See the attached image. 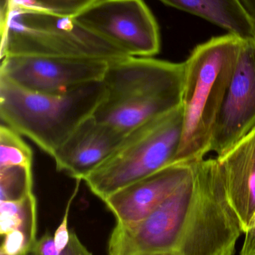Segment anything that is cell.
Segmentation results:
<instances>
[{
  "instance_id": "1",
  "label": "cell",
  "mask_w": 255,
  "mask_h": 255,
  "mask_svg": "<svg viewBox=\"0 0 255 255\" xmlns=\"http://www.w3.org/2000/svg\"><path fill=\"white\" fill-rule=\"evenodd\" d=\"M184 75V62L133 56L110 61L106 96L94 118L127 134L182 106Z\"/></svg>"
},
{
  "instance_id": "2",
  "label": "cell",
  "mask_w": 255,
  "mask_h": 255,
  "mask_svg": "<svg viewBox=\"0 0 255 255\" xmlns=\"http://www.w3.org/2000/svg\"><path fill=\"white\" fill-rule=\"evenodd\" d=\"M243 39L229 33L192 51L185 64L182 137L173 163H192L211 151L219 115L235 73Z\"/></svg>"
},
{
  "instance_id": "3",
  "label": "cell",
  "mask_w": 255,
  "mask_h": 255,
  "mask_svg": "<svg viewBox=\"0 0 255 255\" xmlns=\"http://www.w3.org/2000/svg\"><path fill=\"white\" fill-rule=\"evenodd\" d=\"M105 96L103 82L47 94L22 89L0 77V118L52 157L76 128L94 116Z\"/></svg>"
},
{
  "instance_id": "4",
  "label": "cell",
  "mask_w": 255,
  "mask_h": 255,
  "mask_svg": "<svg viewBox=\"0 0 255 255\" xmlns=\"http://www.w3.org/2000/svg\"><path fill=\"white\" fill-rule=\"evenodd\" d=\"M35 55L113 61L129 56L74 18L3 3L1 58Z\"/></svg>"
},
{
  "instance_id": "5",
  "label": "cell",
  "mask_w": 255,
  "mask_h": 255,
  "mask_svg": "<svg viewBox=\"0 0 255 255\" xmlns=\"http://www.w3.org/2000/svg\"><path fill=\"white\" fill-rule=\"evenodd\" d=\"M183 123L181 106L136 128L83 181L104 202L126 186L172 164L181 143Z\"/></svg>"
},
{
  "instance_id": "6",
  "label": "cell",
  "mask_w": 255,
  "mask_h": 255,
  "mask_svg": "<svg viewBox=\"0 0 255 255\" xmlns=\"http://www.w3.org/2000/svg\"><path fill=\"white\" fill-rule=\"evenodd\" d=\"M193 199L181 220L179 255H234L243 233L217 158L191 163Z\"/></svg>"
},
{
  "instance_id": "7",
  "label": "cell",
  "mask_w": 255,
  "mask_h": 255,
  "mask_svg": "<svg viewBox=\"0 0 255 255\" xmlns=\"http://www.w3.org/2000/svg\"><path fill=\"white\" fill-rule=\"evenodd\" d=\"M74 19L129 56L160 52V28L144 0H98Z\"/></svg>"
},
{
  "instance_id": "8",
  "label": "cell",
  "mask_w": 255,
  "mask_h": 255,
  "mask_svg": "<svg viewBox=\"0 0 255 255\" xmlns=\"http://www.w3.org/2000/svg\"><path fill=\"white\" fill-rule=\"evenodd\" d=\"M108 66L103 60L10 55L1 58L0 77L31 92L59 94L103 82Z\"/></svg>"
},
{
  "instance_id": "9",
  "label": "cell",
  "mask_w": 255,
  "mask_h": 255,
  "mask_svg": "<svg viewBox=\"0 0 255 255\" xmlns=\"http://www.w3.org/2000/svg\"><path fill=\"white\" fill-rule=\"evenodd\" d=\"M255 128V37L243 39L235 73L219 115L211 151L222 155Z\"/></svg>"
},
{
  "instance_id": "10",
  "label": "cell",
  "mask_w": 255,
  "mask_h": 255,
  "mask_svg": "<svg viewBox=\"0 0 255 255\" xmlns=\"http://www.w3.org/2000/svg\"><path fill=\"white\" fill-rule=\"evenodd\" d=\"M193 173L191 163H175L118 190L104 201L118 224L148 217Z\"/></svg>"
},
{
  "instance_id": "11",
  "label": "cell",
  "mask_w": 255,
  "mask_h": 255,
  "mask_svg": "<svg viewBox=\"0 0 255 255\" xmlns=\"http://www.w3.org/2000/svg\"><path fill=\"white\" fill-rule=\"evenodd\" d=\"M125 135L91 117L54 154L57 170L76 180L85 179L113 152Z\"/></svg>"
},
{
  "instance_id": "12",
  "label": "cell",
  "mask_w": 255,
  "mask_h": 255,
  "mask_svg": "<svg viewBox=\"0 0 255 255\" xmlns=\"http://www.w3.org/2000/svg\"><path fill=\"white\" fill-rule=\"evenodd\" d=\"M217 158L229 200L246 234L255 216V128Z\"/></svg>"
},
{
  "instance_id": "13",
  "label": "cell",
  "mask_w": 255,
  "mask_h": 255,
  "mask_svg": "<svg viewBox=\"0 0 255 255\" xmlns=\"http://www.w3.org/2000/svg\"><path fill=\"white\" fill-rule=\"evenodd\" d=\"M196 15L242 39L255 37V20L239 0H159Z\"/></svg>"
},
{
  "instance_id": "14",
  "label": "cell",
  "mask_w": 255,
  "mask_h": 255,
  "mask_svg": "<svg viewBox=\"0 0 255 255\" xmlns=\"http://www.w3.org/2000/svg\"><path fill=\"white\" fill-rule=\"evenodd\" d=\"M37 199L34 193L19 201L0 202V233L23 232L33 247L37 241Z\"/></svg>"
},
{
  "instance_id": "15",
  "label": "cell",
  "mask_w": 255,
  "mask_h": 255,
  "mask_svg": "<svg viewBox=\"0 0 255 255\" xmlns=\"http://www.w3.org/2000/svg\"><path fill=\"white\" fill-rule=\"evenodd\" d=\"M31 169L22 166L0 169V202L21 200L33 193Z\"/></svg>"
},
{
  "instance_id": "16",
  "label": "cell",
  "mask_w": 255,
  "mask_h": 255,
  "mask_svg": "<svg viewBox=\"0 0 255 255\" xmlns=\"http://www.w3.org/2000/svg\"><path fill=\"white\" fill-rule=\"evenodd\" d=\"M31 148L20 134L10 128L0 127V169L12 166L32 167Z\"/></svg>"
},
{
  "instance_id": "17",
  "label": "cell",
  "mask_w": 255,
  "mask_h": 255,
  "mask_svg": "<svg viewBox=\"0 0 255 255\" xmlns=\"http://www.w3.org/2000/svg\"><path fill=\"white\" fill-rule=\"evenodd\" d=\"M98 0H4V2L24 8L75 18Z\"/></svg>"
},
{
  "instance_id": "18",
  "label": "cell",
  "mask_w": 255,
  "mask_h": 255,
  "mask_svg": "<svg viewBox=\"0 0 255 255\" xmlns=\"http://www.w3.org/2000/svg\"><path fill=\"white\" fill-rule=\"evenodd\" d=\"M31 244L23 232L12 231L4 235L0 253L6 255H25L31 251Z\"/></svg>"
},
{
  "instance_id": "19",
  "label": "cell",
  "mask_w": 255,
  "mask_h": 255,
  "mask_svg": "<svg viewBox=\"0 0 255 255\" xmlns=\"http://www.w3.org/2000/svg\"><path fill=\"white\" fill-rule=\"evenodd\" d=\"M82 180H76V186L73 191V195L70 197V200L67 202V208L64 212V217H63L62 221L60 223L58 226V229L55 231L54 234V240H55V245L57 248L60 252L62 251L66 246L68 244L69 241H70V231L68 229V217L69 211H70V205H71L72 202L75 196L77 194L78 190H79V186L80 184V181Z\"/></svg>"
},
{
  "instance_id": "20",
  "label": "cell",
  "mask_w": 255,
  "mask_h": 255,
  "mask_svg": "<svg viewBox=\"0 0 255 255\" xmlns=\"http://www.w3.org/2000/svg\"><path fill=\"white\" fill-rule=\"evenodd\" d=\"M31 255H59L60 251L55 245L54 236L46 232L41 238L37 239L31 248Z\"/></svg>"
},
{
  "instance_id": "21",
  "label": "cell",
  "mask_w": 255,
  "mask_h": 255,
  "mask_svg": "<svg viewBox=\"0 0 255 255\" xmlns=\"http://www.w3.org/2000/svg\"><path fill=\"white\" fill-rule=\"evenodd\" d=\"M59 255H93L83 245L73 231H70V241Z\"/></svg>"
},
{
  "instance_id": "22",
  "label": "cell",
  "mask_w": 255,
  "mask_h": 255,
  "mask_svg": "<svg viewBox=\"0 0 255 255\" xmlns=\"http://www.w3.org/2000/svg\"><path fill=\"white\" fill-rule=\"evenodd\" d=\"M245 235L241 255H255V216Z\"/></svg>"
},
{
  "instance_id": "23",
  "label": "cell",
  "mask_w": 255,
  "mask_h": 255,
  "mask_svg": "<svg viewBox=\"0 0 255 255\" xmlns=\"http://www.w3.org/2000/svg\"><path fill=\"white\" fill-rule=\"evenodd\" d=\"M249 14L255 20V0H239Z\"/></svg>"
},
{
  "instance_id": "24",
  "label": "cell",
  "mask_w": 255,
  "mask_h": 255,
  "mask_svg": "<svg viewBox=\"0 0 255 255\" xmlns=\"http://www.w3.org/2000/svg\"><path fill=\"white\" fill-rule=\"evenodd\" d=\"M142 255H179V254L175 251H163L157 252V253H148V254Z\"/></svg>"
},
{
  "instance_id": "25",
  "label": "cell",
  "mask_w": 255,
  "mask_h": 255,
  "mask_svg": "<svg viewBox=\"0 0 255 255\" xmlns=\"http://www.w3.org/2000/svg\"><path fill=\"white\" fill-rule=\"evenodd\" d=\"M0 255H6L3 254V253H0Z\"/></svg>"
},
{
  "instance_id": "26",
  "label": "cell",
  "mask_w": 255,
  "mask_h": 255,
  "mask_svg": "<svg viewBox=\"0 0 255 255\" xmlns=\"http://www.w3.org/2000/svg\"><path fill=\"white\" fill-rule=\"evenodd\" d=\"M30 255V254H27V255Z\"/></svg>"
}]
</instances>
